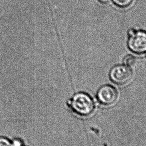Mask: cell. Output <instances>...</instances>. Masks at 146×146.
Wrapping results in <instances>:
<instances>
[{"mask_svg": "<svg viewBox=\"0 0 146 146\" xmlns=\"http://www.w3.org/2000/svg\"><path fill=\"white\" fill-rule=\"evenodd\" d=\"M67 106L74 114L81 117L91 116L96 108L93 98L85 92L75 94L68 101Z\"/></svg>", "mask_w": 146, "mask_h": 146, "instance_id": "obj_1", "label": "cell"}, {"mask_svg": "<svg viewBox=\"0 0 146 146\" xmlns=\"http://www.w3.org/2000/svg\"><path fill=\"white\" fill-rule=\"evenodd\" d=\"M110 78L117 85L124 86L129 83L133 77V73L130 67L125 65H117L110 72Z\"/></svg>", "mask_w": 146, "mask_h": 146, "instance_id": "obj_2", "label": "cell"}, {"mask_svg": "<svg viewBox=\"0 0 146 146\" xmlns=\"http://www.w3.org/2000/svg\"><path fill=\"white\" fill-rule=\"evenodd\" d=\"M117 90L113 86L105 85L98 90L96 97L98 101L102 105L111 106L116 103L118 99Z\"/></svg>", "mask_w": 146, "mask_h": 146, "instance_id": "obj_3", "label": "cell"}, {"mask_svg": "<svg viewBox=\"0 0 146 146\" xmlns=\"http://www.w3.org/2000/svg\"><path fill=\"white\" fill-rule=\"evenodd\" d=\"M129 49L133 53L142 54L146 52V32L144 31H136L129 36Z\"/></svg>", "mask_w": 146, "mask_h": 146, "instance_id": "obj_4", "label": "cell"}, {"mask_svg": "<svg viewBox=\"0 0 146 146\" xmlns=\"http://www.w3.org/2000/svg\"><path fill=\"white\" fill-rule=\"evenodd\" d=\"M123 63L126 66L133 67L136 64V58L131 55H127L124 58Z\"/></svg>", "mask_w": 146, "mask_h": 146, "instance_id": "obj_5", "label": "cell"}, {"mask_svg": "<svg viewBox=\"0 0 146 146\" xmlns=\"http://www.w3.org/2000/svg\"><path fill=\"white\" fill-rule=\"evenodd\" d=\"M113 1L117 6L124 8L130 6L133 2V0H113Z\"/></svg>", "mask_w": 146, "mask_h": 146, "instance_id": "obj_6", "label": "cell"}, {"mask_svg": "<svg viewBox=\"0 0 146 146\" xmlns=\"http://www.w3.org/2000/svg\"><path fill=\"white\" fill-rule=\"evenodd\" d=\"M0 146H16L15 142L4 137H0Z\"/></svg>", "mask_w": 146, "mask_h": 146, "instance_id": "obj_7", "label": "cell"}, {"mask_svg": "<svg viewBox=\"0 0 146 146\" xmlns=\"http://www.w3.org/2000/svg\"><path fill=\"white\" fill-rule=\"evenodd\" d=\"M100 2L102 3H103V4H107L109 3L111 0H98Z\"/></svg>", "mask_w": 146, "mask_h": 146, "instance_id": "obj_8", "label": "cell"}, {"mask_svg": "<svg viewBox=\"0 0 146 146\" xmlns=\"http://www.w3.org/2000/svg\"><path fill=\"white\" fill-rule=\"evenodd\" d=\"M15 143L16 144V146H22L21 145V143H20V142H17V141L16 142H15Z\"/></svg>", "mask_w": 146, "mask_h": 146, "instance_id": "obj_9", "label": "cell"}]
</instances>
